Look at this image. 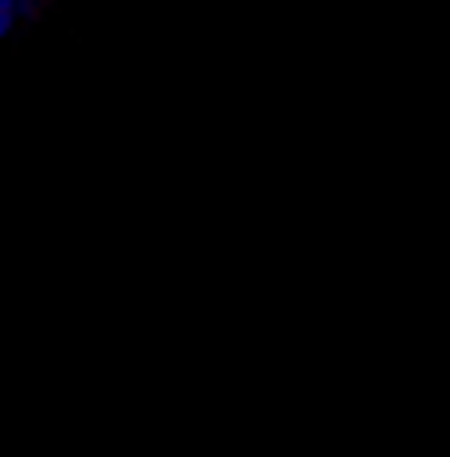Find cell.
<instances>
[{
    "instance_id": "6da1fadb",
    "label": "cell",
    "mask_w": 450,
    "mask_h": 457,
    "mask_svg": "<svg viewBox=\"0 0 450 457\" xmlns=\"http://www.w3.org/2000/svg\"><path fill=\"white\" fill-rule=\"evenodd\" d=\"M26 8H29V0H0V37L12 33V26L26 15Z\"/></svg>"
}]
</instances>
